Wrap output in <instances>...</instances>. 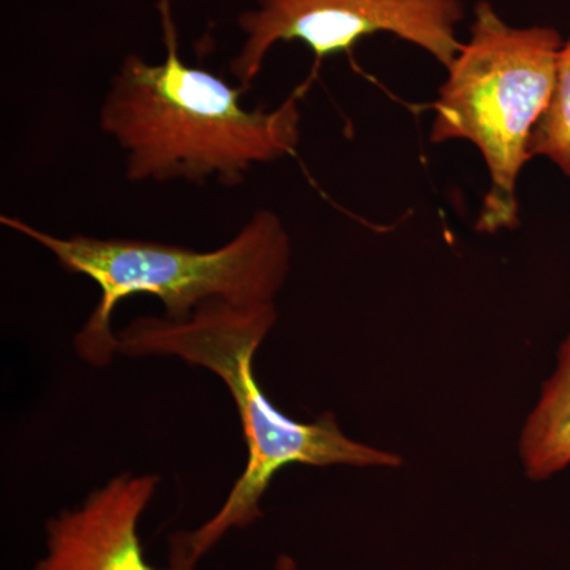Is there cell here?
Wrapping results in <instances>:
<instances>
[{
    "instance_id": "cell-1",
    "label": "cell",
    "mask_w": 570,
    "mask_h": 570,
    "mask_svg": "<svg viewBox=\"0 0 570 570\" xmlns=\"http://www.w3.org/2000/svg\"><path fill=\"white\" fill-rule=\"evenodd\" d=\"M277 322L273 305L212 302L186 321L142 316L116 333L118 354L130 358L174 356L220 379L234 400L247 448L242 472L220 509L194 531L170 538V570H195L232 530L262 519V499L291 464L400 468L397 453L346 436L333 414L303 423L277 411L254 373V360Z\"/></svg>"
},
{
    "instance_id": "cell-2",
    "label": "cell",
    "mask_w": 570,
    "mask_h": 570,
    "mask_svg": "<svg viewBox=\"0 0 570 570\" xmlns=\"http://www.w3.org/2000/svg\"><path fill=\"white\" fill-rule=\"evenodd\" d=\"M167 55L124 58L100 107V129L126 154L132 183L216 181L234 187L258 165L295 154L302 137L296 91L275 110H247L246 89L179 58L170 2L160 0Z\"/></svg>"
},
{
    "instance_id": "cell-3",
    "label": "cell",
    "mask_w": 570,
    "mask_h": 570,
    "mask_svg": "<svg viewBox=\"0 0 570 570\" xmlns=\"http://www.w3.org/2000/svg\"><path fill=\"white\" fill-rule=\"evenodd\" d=\"M0 223L50 250L67 273L99 287V303L73 340L78 356L96 367L110 365L118 354L112 314L129 296H154L164 317L179 322L212 302L273 305L291 273V236L269 209L255 212L230 242L213 250L138 238H62L13 216Z\"/></svg>"
},
{
    "instance_id": "cell-4",
    "label": "cell",
    "mask_w": 570,
    "mask_h": 570,
    "mask_svg": "<svg viewBox=\"0 0 570 570\" xmlns=\"http://www.w3.org/2000/svg\"><path fill=\"white\" fill-rule=\"evenodd\" d=\"M562 43L557 29L517 28L480 0L469 39L439 88L430 140L472 142L489 170L479 232L519 225V179L532 159V130L550 102Z\"/></svg>"
},
{
    "instance_id": "cell-5",
    "label": "cell",
    "mask_w": 570,
    "mask_h": 570,
    "mask_svg": "<svg viewBox=\"0 0 570 570\" xmlns=\"http://www.w3.org/2000/svg\"><path fill=\"white\" fill-rule=\"evenodd\" d=\"M243 11L242 50L232 59L230 71L239 88L249 89L261 75L268 52L281 41H299L313 51L314 73L325 59L352 55L356 45L377 33L426 51L445 70L463 47L459 26L461 0H255Z\"/></svg>"
},
{
    "instance_id": "cell-6",
    "label": "cell",
    "mask_w": 570,
    "mask_h": 570,
    "mask_svg": "<svg viewBox=\"0 0 570 570\" xmlns=\"http://www.w3.org/2000/svg\"><path fill=\"white\" fill-rule=\"evenodd\" d=\"M159 482L126 472L48 520L47 553L32 570H160L146 561L138 534Z\"/></svg>"
},
{
    "instance_id": "cell-7",
    "label": "cell",
    "mask_w": 570,
    "mask_h": 570,
    "mask_svg": "<svg viewBox=\"0 0 570 570\" xmlns=\"http://www.w3.org/2000/svg\"><path fill=\"white\" fill-rule=\"evenodd\" d=\"M520 459L531 480H547L570 466V335L558 351L553 376L521 430Z\"/></svg>"
},
{
    "instance_id": "cell-8",
    "label": "cell",
    "mask_w": 570,
    "mask_h": 570,
    "mask_svg": "<svg viewBox=\"0 0 570 570\" xmlns=\"http://www.w3.org/2000/svg\"><path fill=\"white\" fill-rule=\"evenodd\" d=\"M530 153L546 157L570 178V37L562 43L553 92L532 130Z\"/></svg>"
},
{
    "instance_id": "cell-9",
    "label": "cell",
    "mask_w": 570,
    "mask_h": 570,
    "mask_svg": "<svg viewBox=\"0 0 570 570\" xmlns=\"http://www.w3.org/2000/svg\"><path fill=\"white\" fill-rule=\"evenodd\" d=\"M275 570H298L294 558L288 554H281L275 562Z\"/></svg>"
}]
</instances>
